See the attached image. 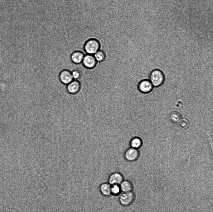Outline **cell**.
<instances>
[{
	"label": "cell",
	"instance_id": "17",
	"mask_svg": "<svg viewBox=\"0 0 213 212\" xmlns=\"http://www.w3.org/2000/svg\"><path fill=\"white\" fill-rule=\"evenodd\" d=\"M71 73L74 80L80 81L82 76V73L80 71L75 69L71 71Z\"/></svg>",
	"mask_w": 213,
	"mask_h": 212
},
{
	"label": "cell",
	"instance_id": "16",
	"mask_svg": "<svg viewBox=\"0 0 213 212\" xmlns=\"http://www.w3.org/2000/svg\"><path fill=\"white\" fill-rule=\"evenodd\" d=\"M111 185V195L117 196L120 195L122 191L119 185L114 184Z\"/></svg>",
	"mask_w": 213,
	"mask_h": 212
},
{
	"label": "cell",
	"instance_id": "15",
	"mask_svg": "<svg viewBox=\"0 0 213 212\" xmlns=\"http://www.w3.org/2000/svg\"><path fill=\"white\" fill-rule=\"evenodd\" d=\"M97 62H101L104 61L106 58V55L104 52L99 50L93 55Z\"/></svg>",
	"mask_w": 213,
	"mask_h": 212
},
{
	"label": "cell",
	"instance_id": "18",
	"mask_svg": "<svg viewBox=\"0 0 213 212\" xmlns=\"http://www.w3.org/2000/svg\"><path fill=\"white\" fill-rule=\"evenodd\" d=\"M179 123L180 128L182 129L188 128L190 126V122L186 119H182Z\"/></svg>",
	"mask_w": 213,
	"mask_h": 212
},
{
	"label": "cell",
	"instance_id": "14",
	"mask_svg": "<svg viewBox=\"0 0 213 212\" xmlns=\"http://www.w3.org/2000/svg\"><path fill=\"white\" fill-rule=\"evenodd\" d=\"M170 118L171 121L174 123H179L182 119L181 115L178 112H174L172 113Z\"/></svg>",
	"mask_w": 213,
	"mask_h": 212
},
{
	"label": "cell",
	"instance_id": "19",
	"mask_svg": "<svg viewBox=\"0 0 213 212\" xmlns=\"http://www.w3.org/2000/svg\"><path fill=\"white\" fill-rule=\"evenodd\" d=\"M173 14H172V15L170 16L169 17L172 16L173 15Z\"/></svg>",
	"mask_w": 213,
	"mask_h": 212
},
{
	"label": "cell",
	"instance_id": "11",
	"mask_svg": "<svg viewBox=\"0 0 213 212\" xmlns=\"http://www.w3.org/2000/svg\"><path fill=\"white\" fill-rule=\"evenodd\" d=\"M111 185L108 182L103 183L99 187V190L101 194L104 196L109 197L111 195Z\"/></svg>",
	"mask_w": 213,
	"mask_h": 212
},
{
	"label": "cell",
	"instance_id": "4",
	"mask_svg": "<svg viewBox=\"0 0 213 212\" xmlns=\"http://www.w3.org/2000/svg\"><path fill=\"white\" fill-rule=\"evenodd\" d=\"M140 155V152L138 150L130 147L127 149L124 154L125 160L130 162L136 161L139 157Z\"/></svg>",
	"mask_w": 213,
	"mask_h": 212
},
{
	"label": "cell",
	"instance_id": "6",
	"mask_svg": "<svg viewBox=\"0 0 213 212\" xmlns=\"http://www.w3.org/2000/svg\"><path fill=\"white\" fill-rule=\"evenodd\" d=\"M124 180L123 175L121 173L116 172L111 173L108 178V183L110 185H120Z\"/></svg>",
	"mask_w": 213,
	"mask_h": 212
},
{
	"label": "cell",
	"instance_id": "1",
	"mask_svg": "<svg viewBox=\"0 0 213 212\" xmlns=\"http://www.w3.org/2000/svg\"><path fill=\"white\" fill-rule=\"evenodd\" d=\"M149 80L153 86L159 87L164 83L165 76L163 72L158 69L152 70L150 73Z\"/></svg>",
	"mask_w": 213,
	"mask_h": 212
},
{
	"label": "cell",
	"instance_id": "13",
	"mask_svg": "<svg viewBox=\"0 0 213 212\" xmlns=\"http://www.w3.org/2000/svg\"><path fill=\"white\" fill-rule=\"evenodd\" d=\"M143 141L139 137L135 136L132 138L130 141L129 145L130 147L138 150L142 146Z\"/></svg>",
	"mask_w": 213,
	"mask_h": 212
},
{
	"label": "cell",
	"instance_id": "9",
	"mask_svg": "<svg viewBox=\"0 0 213 212\" xmlns=\"http://www.w3.org/2000/svg\"><path fill=\"white\" fill-rule=\"evenodd\" d=\"M80 89V83L77 80H74L67 85V91L70 94H72L78 93Z\"/></svg>",
	"mask_w": 213,
	"mask_h": 212
},
{
	"label": "cell",
	"instance_id": "2",
	"mask_svg": "<svg viewBox=\"0 0 213 212\" xmlns=\"http://www.w3.org/2000/svg\"><path fill=\"white\" fill-rule=\"evenodd\" d=\"M100 48V43L98 39L91 38L88 39L84 45V49L86 54L94 55Z\"/></svg>",
	"mask_w": 213,
	"mask_h": 212
},
{
	"label": "cell",
	"instance_id": "10",
	"mask_svg": "<svg viewBox=\"0 0 213 212\" xmlns=\"http://www.w3.org/2000/svg\"><path fill=\"white\" fill-rule=\"evenodd\" d=\"M85 54L82 52L76 51L71 54L70 58L72 62L76 64H79L82 62Z\"/></svg>",
	"mask_w": 213,
	"mask_h": 212
},
{
	"label": "cell",
	"instance_id": "12",
	"mask_svg": "<svg viewBox=\"0 0 213 212\" xmlns=\"http://www.w3.org/2000/svg\"><path fill=\"white\" fill-rule=\"evenodd\" d=\"M119 185L123 192L133 191V186L132 182L129 180L124 179Z\"/></svg>",
	"mask_w": 213,
	"mask_h": 212
},
{
	"label": "cell",
	"instance_id": "8",
	"mask_svg": "<svg viewBox=\"0 0 213 212\" xmlns=\"http://www.w3.org/2000/svg\"><path fill=\"white\" fill-rule=\"evenodd\" d=\"M82 63L85 67L92 68L96 66L97 62L93 55L86 54L84 55Z\"/></svg>",
	"mask_w": 213,
	"mask_h": 212
},
{
	"label": "cell",
	"instance_id": "3",
	"mask_svg": "<svg viewBox=\"0 0 213 212\" xmlns=\"http://www.w3.org/2000/svg\"><path fill=\"white\" fill-rule=\"evenodd\" d=\"M136 195L133 191L123 192L120 194L119 198L120 204L123 207H128L131 205L135 201Z\"/></svg>",
	"mask_w": 213,
	"mask_h": 212
},
{
	"label": "cell",
	"instance_id": "5",
	"mask_svg": "<svg viewBox=\"0 0 213 212\" xmlns=\"http://www.w3.org/2000/svg\"><path fill=\"white\" fill-rule=\"evenodd\" d=\"M153 88V85L148 79L142 80L138 85L139 90L141 92L145 94H148L150 93L152 91Z\"/></svg>",
	"mask_w": 213,
	"mask_h": 212
},
{
	"label": "cell",
	"instance_id": "7",
	"mask_svg": "<svg viewBox=\"0 0 213 212\" xmlns=\"http://www.w3.org/2000/svg\"><path fill=\"white\" fill-rule=\"evenodd\" d=\"M59 78L61 82L66 85L74 80L71 71L67 69L64 70L61 72Z\"/></svg>",
	"mask_w": 213,
	"mask_h": 212
}]
</instances>
